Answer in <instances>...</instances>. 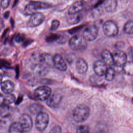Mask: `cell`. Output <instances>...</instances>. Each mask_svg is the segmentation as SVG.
Returning <instances> with one entry per match:
<instances>
[{
  "label": "cell",
  "mask_w": 133,
  "mask_h": 133,
  "mask_svg": "<svg viewBox=\"0 0 133 133\" xmlns=\"http://www.w3.org/2000/svg\"><path fill=\"white\" fill-rule=\"evenodd\" d=\"M131 102L133 103V98H132V100H131Z\"/></svg>",
  "instance_id": "39"
},
{
  "label": "cell",
  "mask_w": 133,
  "mask_h": 133,
  "mask_svg": "<svg viewBox=\"0 0 133 133\" xmlns=\"http://www.w3.org/2000/svg\"><path fill=\"white\" fill-rule=\"evenodd\" d=\"M3 76L1 73H0V84L2 83V80H3Z\"/></svg>",
  "instance_id": "37"
},
{
  "label": "cell",
  "mask_w": 133,
  "mask_h": 133,
  "mask_svg": "<svg viewBox=\"0 0 133 133\" xmlns=\"http://www.w3.org/2000/svg\"><path fill=\"white\" fill-rule=\"evenodd\" d=\"M19 122L22 127L24 132H28L30 131L32 128V119L28 114L24 113L21 114L19 117Z\"/></svg>",
  "instance_id": "9"
},
{
  "label": "cell",
  "mask_w": 133,
  "mask_h": 133,
  "mask_svg": "<svg viewBox=\"0 0 133 133\" xmlns=\"http://www.w3.org/2000/svg\"><path fill=\"white\" fill-rule=\"evenodd\" d=\"M15 85L14 83L9 81L6 80L1 83V89L4 94H10L14 89Z\"/></svg>",
  "instance_id": "19"
},
{
  "label": "cell",
  "mask_w": 133,
  "mask_h": 133,
  "mask_svg": "<svg viewBox=\"0 0 133 133\" xmlns=\"http://www.w3.org/2000/svg\"><path fill=\"white\" fill-rule=\"evenodd\" d=\"M98 34V28L94 24L87 26L83 32V36L87 41L92 42L96 39Z\"/></svg>",
  "instance_id": "7"
},
{
  "label": "cell",
  "mask_w": 133,
  "mask_h": 133,
  "mask_svg": "<svg viewBox=\"0 0 133 133\" xmlns=\"http://www.w3.org/2000/svg\"><path fill=\"white\" fill-rule=\"evenodd\" d=\"M1 118H2V117H1V115H0V121H1Z\"/></svg>",
  "instance_id": "40"
},
{
  "label": "cell",
  "mask_w": 133,
  "mask_h": 133,
  "mask_svg": "<svg viewBox=\"0 0 133 133\" xmlns=\"http://www.w3.org/2000/svg\"><path fill=\"white\" fill-rule=\"evenodd\" d=\"M40 63L46 65L47 66H54L53 56L48 53H43L39 57Z\"/></svg>",
  "instance_id": "15"
},
{
  "label": "cell",
  "mask_w": 133,
  "mask_h": 133,
  "mask_svg": "<svg viewBox=\"0 0 133 133\" xmlns=\"http://www.w3.org/2000/svg\"><path fill=\"white\" fill-rule=\"evenodd\" d=\"M114 65L117 68H122L127 61V56L126 54L120 50H117L112 54Z\"/></svg>",
  "instance_id": "6"
},
{
  "label": "cell",
  "mask_w": 133,
  "mask_h": 133,
  "mask_svg": "<svg viewBox=\"0 0 133 133\" xmlns=\"http://www.w3.org/2000/svg\"><path fill=\"white\" fill-rule=\"evenodd\" d=\"M124 32L128 34H133V19L127 21L123 28Z\"/></svg>",
  "instance_id": "24"
},
{
  "label": "cell",
  "mask_w": 133,
  "mask_h": 133,
  "mask_svg": "<svg viewBox=\"0 0 133 133\" xmlns=\"http://www.w3.org/2000/svg\"><path fill=\"white\" fill-rule=\"evenodd\" d=\"M31 69L33 74L38 76H45L48 72V66L41 63L34 64Z\"/></svg>",
  "instance_id": "12"
},
{
  "label": "cell",
  "mask_w": 133,
  "mask_h": 133,
  "mask_svg": "<svg viewBox=\"0 0 133 133\" xmlns=\"http://www.w3.org/2000/svg\"><path fill=\"white\" fill-rule=\"evenodd\" d=\"M115 76V70L114 69L111 67L110 66L108 68H107V70L106 71L105 74L104 75L105 79L107 81H111L113 79Z\"/></svg>",
  "instance_id": "25"
},
{
  "label": "cell",
  "mask_w": 133,
  "mask_h": 133,
  "mask_svg": "<svg viewBox=\"0 0 133 133\" xmlns=\"http://www.w3.org/2000/svg\"><path fill=\"white\" fill-rule=\"evenodd\" d=\"M76 133H89V129L88 126L87 125H81L77 130Z\"/></svg>",
  "instance_id": "29"
},
{
  "label": "cell",
  "mask_w": 133,
  "mask_h": 133,
  "mask_svg": "<svg viewBox=\"0 0 133 133\" xmlns=\"http://www.w3.org/2000/svg\"><path fill=\"white\" fill-rule=\"evenodd\" d=\"M10 2V0H2L0 3L1 6L4 8L5 9L8 7L9 5Z\"/></svg>",
  "instance_id": "34"
},
{
  "label": "cell",
  "mask_w": 133,
  "mask_h": 133,
  "mask_svg": "<svg viewBox=\"0 0 133 133\" xmlns=\"http://www.w3.org/2000/svg\"><path fill=\"white\" fill-rule=\"evenodd\" d=\"M24 38H25V36L23 34H18L15 37V41L17 43H20L23 41V40L24 39Z\"/></svg>",
  "instance_id": "32"
},
{
  "label": "cell",
  "mask_w": 133,
  "mask_h": 133,
  "mask_svg": "<svg viewBox=\"0 0 133 133\" xmlns=\"http://www.w3.org/2000/svg\"><path fill=\"white\" fill-rule=\"evenodd\" d=\"M12 113V109L9 105L3 104L0 107V115L2 118H6L9 116Z\"/></svg>",
  "instance_id": "22"
},
{
  "label": "cell",
  "mask_w": 133,
  "mask_h": 133,
  "mask_svg": "<svg viewBox=\"0 0 133 133\" xmlns=\"http://www.w3.org/2000/svg\"><path fill=\"white\" fill-rule=\"evenodd\" d=\"M95 73L98 76H103L105 75L107 70V66L102 60H96L93 64Z\"/></svg>",
  "instance_id": "10"
},
{
  "label": "cell",
  "mask_w": 133,
  "mask_h": 133,
  "mask_svg": "<svg viewBox=\"0 0 133 133\" xmlns=\"http://www.w3.org/2000/svg\"><path fill=\"white\" fill-rule=\"evenodd\" d=\"M49 133H61V128L59 125L54 126Z\"/></svg>",
  "instance_id": "33"
},
{
  "label": "cell",
  "mask_w": 133,
  "mask_h": 133,
  "mask_svg": "<svg viewBox=\"0 0 133 133\" xmlns=\"http://www.w3.org/2000/svg\"><path fill=\"white\" fill-rule=\"evenodd\" d=\"M22 127L19 122L12 123L9 128V133H23Z\"/></svg>",
  "instance_id": "21"
},
{
  "label": "cell",
  "mask_w": 133,
  "mask_h": 133,
  "mask_svg": "<svg viewBox=\"0 0 133 133\" xmlns=\"http://www.w3.org/2000/svg\"><path fill=\"white\" fill-rule=\"evenodd\" d=\"M4 104H6V105H9L10 104L14 102L16 100L15 96L11 93L5 94V95L4 96Z\"/></svg>",
  "instance_id": "28"
},
{
  "label": "cell",
  "mask_w": 133,
  "mask_h": 133,
  "mask_svg": "<svg viewBox=\"0 0 133 133\" xmlns=\"http://www.w3.org/2000/svg\"><path fill=\"white\" fill-rule=\"evenodd\" d=\"M89 115V108L84 104L77 105L73 110V118L75 122L81 123L87 119Z\"/></svg>",
  "instance_id": "2"
},
{
  "label": "cell",
  "mask_w": 133,
  "mask_h": 133,
  "mask_svg": "<svg viewBox=\"0 0 133 133\" xmlns=\"http://www.w3.org/2000/svg\"><path fill=\"white\" fill-rule=\"evenodd\" d=\"M101 58L102 61L106 65L112 66L114 65L112 54L108 49H104L101 52Z\"/></svg>",
  "instance_id": "17"
},
{
  "label": "cell",
  "mask_w": 133,
  "mask_h": 133,
  "mask_svg": "<svg viewBox=\"0 0 133 133\" xmlns=\"http://www.w3.org/2000/svg\"><path fill=\"white\" fill-rule=\"evenodd\" d=\"M6 65H7L5 63V62L4 61H0V68H2L3 66H5Z\"/></svg>",
  "instance_id": "36"
},
{
  "label": "cell",
  "mask_w": 133,
  "mask_h": 133,
  "mask_svg": "<svg viewBox=\"0 0 133 133\" xmlns=\"http://www.w3.org/2000/svg\"><path fill=\"white\" fill-rule=\"evenodd\" d=\"M9 12L7 11V12H6L4 14V17H5L6 18H7L9 16Z\"/></svg>",
  "instance_id": "38"
},
{
  "label": "cell",
  "mask_w": 133,
  "mask_h": 133,
  "mask_svg": "<svg viewBox=\"0 0 133 133\" xmlns=\"http://www.w3.org/2000/svg\"><path fill=\"white\" fill-rule=\"evenodd\" d=\"M102 29L104 35L109 37L116 36L118 33V28L117 24L110 20L104 22Z\"/></svg>",
  "instance_id": "3"
},
{
  "label": "cell",
  "mask_w": 133,
  "mask_h": 133,
  "mask_svg": "<svg viewBox=\"0 0 133 133\" xmlns=\"http://www.w3.org/2000/svg\"><path fill=\"white\" fill-rule=\"evenodd\" d=\"M69 46L73 50L83 51L87 48V41L83 35H75L70 38Z\"/></svg>",
  "instance_id": "1"
},
{
  "label": "cell",
  "mask_w": 133,
  "mask_h": 133,
  "mask_svg": "<svg viewBox=\"0 0 133 133\" xmlns=\"http://www.w3.org/2000/svg\"><path fill=\"white\" fill-rule=\"evenodd\" d=\"M76 69L79 74H85L88 69V65L86 60L82 58H78L76 62Z\"/></svg>",
  "instance_id": "16"
},
{
  "label": "cell",
  "mask_w": 133,
  "mask_h": 133,
  "mask_svg": "<svg viewBox=\"0 0 133 133\" xmlns=\"http://www.w3.org/2000/svg\"><path fill=\"white\" fill-rule=\"evenodd\" d=\"M117 6L116 0H105L103 2V8L108 12H114Z\"/></svg>",
  "instance_id": "18"
},
{
  "label": "cell",
  "mask_w": 133,
  "mask_h": 133,
  "mask_svg": "<svg viewBox=\"0 0 133 133\" xmlns=\"http://www.w3.org/2000/svg\"><path fill=\"white\" fill-rule=\"evenodd\" d=\"M86 2L84 0H77L69 8L68 15H74L79 13L85 6Z\"/></svg>",
  "instance_id": "13"
},
{
  "label": "cell",
  "mask_w": 133,
  "mask_h": 133,
  "mask_svg": "<svg viewBox=\"0 0 133 133\" xmlns=\"http://www.w3.org/2000/svg\"><path fill=\"white\" fill-rule=\"evenodd\" d=\"M60 25V21L58 20L55 19L53 20L51 23L50 26V30L51 31H55L56 30Z\"/></svg>",
  "instance_id": "31"
},
{
  "label": "cell",
  "mask_w": 133,
  "mask_h": 133,
  "mask_svg": "<svg viewBox=\"0 0 133 133\" xmlns=\"http://www.w3.org/2000/svg\"><path fill=\"white\" fill-rule=\"evenodd\" d=\"M54 66L59 71H65L67 70V65L63 57L59 54H55L53 56Z\"/></svg>",
  "instance_id": "11"
},
{
  "label": "cell",
  "mask_w": 133,
  "mask_h": 133,
  "mask_svg": "<svg viewBox=\"0 0 133 133\" xmlns=\"http://www.w3.org/2000/svg\"><path fill=\"white\" fill-rule=\"evenodd\" d=\"M62 99V96L59 94H54L50 95L47 99L46 103L48 106L51 108H57L60 103Z\"/></svg>",
  "instance_id": "14"
},
{
  "label": "cell",
  "mask_w": 133,
  "mask_h": 133,
  "mask_svg": "<svg viewBox=\"0 0 133 133\" xmlns=\"http://www.w3.org/2000/svg\"><path fill=\"white\" fill-rule=\"evenodd\" d=\"M123 71L124 73L128 76H133V61H127L123 66Z\"/></svg>",
  "instance_id": "23"
},
{
  "label": "cell",
  "mask_w": 133,
  "mask_h": 133,
  "mask_svg": "<svg viewBox=\"0 0 133 133\" xmlns=\"http://www.w3.org/2000/svg\"><path fill=\"white\" fill-rule=\"evenodd\" d=\"M42 109V107L41 105L37 103H32L30 105L29 107V110L30 112L32 114H38L41 112Z\"/></svg>",
  "instance_id": "26"
},
{
  "label": "cell",
  "mask_w": 133,
  "mask_h": 133,
  "mask_svg": "<svg viewBox=\"0 0 133 133\" xmlns=\"http://www.w3.org/2000/svg\"><path fill=\"white\" fill-rule=\"evenodd\" d=\"M132 59H133V57H132ZM132 61H133V60H132Z\"/></svg>",
  "instance_id": "41"
},
{
  "label": "cell",
  "mask_w": 133,
  "mask_h": 133,
  "mask_svg": "<svg viewBox=\"0 0 133 133\" xmlns=\"http://www.w3.org/2000/svg\"><path fill=\"white\" fill-rule=\"evenodd\" d=\"M4 96L2 95H0V107L4 104Z\"/></svg>",
  "instance_id": "35"
},
{
  "label": "cell",
  "mask_w": 133,
  "mask_h": 133,
  "mask_svg": "<svg viewBox=\"0 0 133 133\" xmlns=\"http://www.w3.org/2000/svg\"><path fill=\"white\" fill-rule=\"evenodd\" d=\"M44 15L39 12H36L31 15V17L27 23V25L30 28H34L40 25L44 20Z\"/></svg>",
  "instance_id": "8"
},
{
  "label": "cell",
  "mask_w": 133,
  "mask_h": 133,
  "mask_svg": "<svg viewBox=\"0 0 133 133\" xmlns=\"http://www.w3.org/2000/svg\"><path fill=\"white\" fill-rule=\"evenodd\" d=\"M83 18V15L80 12L74 14V15H69L66 20L69 24L71 25H74L78 23Z\"/></svg>",
  "instance_id": "20"
},
{
  "label": "cell",
  "mask_w": 133,
  "mask_h": 133,
  "mask_svg": "<svg viewBox=\"0 0 133 133\" xmlns=\"http://www.w3.org/2000/svg\"><path fill=\"white\" fill-rule=\"evenodd\" d=\"M59 37V35L56 34H51L48 35L46 37V41L48 42H52L54 41H57Z\"/></svg>",
  "instance_id": "30"
},
{
  "label": "cell",
  "mask_w": 133,
  "mask_h": 133,
  "mask_svg": "<svg viewBox=\"0 0 133 133\" xmlns=\"http://www.w3.org/2000/svg\"><path fill=\"white\" fill-rule=\"evenodd\" d=\"M51 89L47 86H42L37 88L34 91V97L39 101H45L51 95Z\"/></svg>",
  "instance_id": "5"
},
{
  "label": "cell",
  "mask_w": 133,
  "mask_h": 133,
  "mask_svg": "<svg viewBox=\"0 0 133 133\" xmlns=\"http://www.w3.org/2000/svg\"><path fill=\"white\" fill-rule=\"evenodd\" d=\"M36 9L33 2H31L25 6L24 8V13L26 15H31L36 12Z\"/></svg>",
  "instance_id": "27"
},
{
  "label": "cell",
  "mask_w": 133,
  "mask_h": 133,
  "mask_svg": "<svg viewBox=\"0 0 133 133\" xmlns=\"http://www.w3.org/2000/svg\"><path fill=\"white\" fill-rule=\"evenodd\" d=\"M49 120V116L46 113L41 111L38 113L35 122L36 129L41 132L44 131L48 125Z\"/></svg>",
  "instance_id": "4"
}]
</instances>
